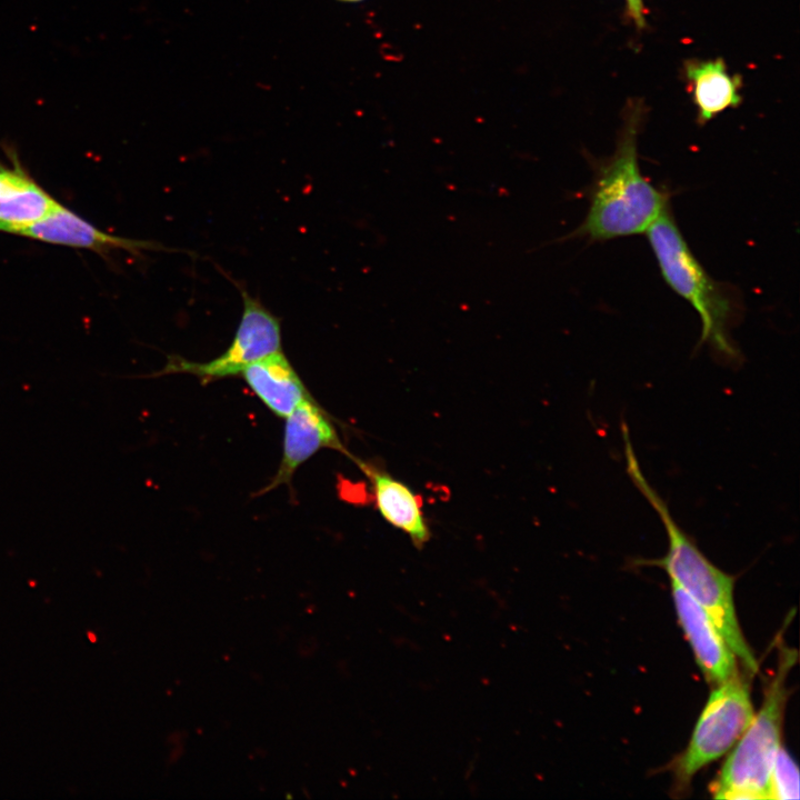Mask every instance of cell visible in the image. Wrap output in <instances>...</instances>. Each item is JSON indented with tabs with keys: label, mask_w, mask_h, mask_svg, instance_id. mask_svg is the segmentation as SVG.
Wrapping results in <instances>:
<instances>
[{
	"label": "cell",
	"mask_w": 800,
	"mask_h": 800,
	"mask_svg": "<svg viewBox=\"0 0 800 800\" xmlns=\"http://www.w3.org/2000/svg\"><path fill=\"white\" fill-rule=\"evenodd\" d=\"M642 110L640 102L628 106L613 153L594 163L587 216L568 238L606 241L647 232L669 209L668 194L640 170L637 140Z\"/></svg>",
	"instance_id": "cell-1"
},
{
	"label": "cell",
	"mask_w": 800,
	"mask_h": 800,
	"mask_svg": "<svg viewBox=\"0 0 800 800\" xmlns=\"http://www.w3.org/2000/svg\"><path fill=\"white\" fill-rule=\"evenodd\" d=\"M626 469L659 516L668 537L664 557L653 562L709 614L734 656L756 673L759 664L740 627L733 600L734 578L714 566L673 519L668 504L644 477L627 428L621 430Z\"/></svg>",
	"instance_id": "cell-2"
},
{
	"label": "cell",
	"mask_w": 800,
	"mask_h": 800,
	"mask_svg": "<svg viewBox=\"0 0 800 800\" xmlns=\"http://www.w3.org/2000/svg\"><path fill=\"white\" fill-rule=\"evenodd\" d=\"M647 233L662 278L700 317V342L708 343L722 358L736 359L739 352L729 332L740 312L737 293L728 284L717 282L700 264L670 209Z\"/></svg>",
	"instance_id": "cell-3"
},
{
	"label": "cell",
	"mask_w": 800,
	"mask_h": 800,
	"mask_svg": "<svg viewBox=\"0 0 800 800\" xmlns=\"http://www.w3.org/2000/svg\"><path fill=\"white\" fill-rule=\"evenodd\" d=\"M794 661L792 650L782 651L761 708L734 744L712 784L714 798L768 799L770 770L781 747L783 713L789 696L786 679Z\"/></svg>",
	"instance_id": "cell-4"
},
{
	"label": "cell",
	"mask_w": 800,
	"mask_h": 800,
	"mask_svg": "<svg viewBox=\"0 0 800 800\" xmlns=\"http://www.w3.org/2000/svg\"><path fill=\"white\" fill-rule=\"evenodd\" d=\"M753 716L749 684L739 673L714 686L686 750L674 764L677 784L684 788L700 769L727 753Z\"/></svg>",
	"instance_id": "cell-5"
},
{
	"label": "cell",
	"mask_w": 800,
	"mask_h": 800,
	"mask_svg": "<svg viewBox=\"0 0 800 800\" xmlns=\"http://www.w3.org/2000/svg\"><path fill=\"white\" fill-rule=\"evenodd\" d=\"M241 294L243 300L241 320L231 344L223 353L206 362H193L172 356L159 374L189 373L207 383L240 376L249 364L282 351L279 319L247 291L242 290Z\"/></svg>",
	"instance_id": "cell-6"
},
{
	"label": "cell",
	"mask_w": 800,
	"mask_h": 800,
	"mask_svg": "<svg viewBox=\"0 0 800 800\" xmlns=\"http://www.w3.org/2000/svg\"><path fill=\"white\" fill-rule=\"evenodd\" d=\"M321 449L350 454L343 447L328 413L310 396L286 417L283 451L279 468L262 494L280 484H290L297 469Z\"/></svg>",
	"instance_id": "cell-7"
},
{
	"label": "cell",
	"mask_w": 800,
	"mask_h": 800,
	"mask_svg": "<svg viewBox=\"0 0 800 800\" xmlns=\"http://www.w3.org/2000/svg\"><path fill=\"white\" fill-rule=\"evenodd\" d=\"M671 591L679 623L706 680L718 686L737 676V657L707 611L672 581Z\"/></svg>",
	"instance_id": "cell-8"
},
{
	"label": "cell",
	"mask_w": 800,
	"mask_h": 800,
	"mask_svg": "<svg viewBox=\"0 0 800 800\" xmlns=\"http://www.w3.org/2000/svg\"><path fill=\"white\" fill-rule=\"evenodd\" d=\"M350 458L369 479L374 507L380 516L406 533L416 548L421 549L431 538L422 511V498L386 470L359 458Z\"/></svg>",
	"instance_id": "cell-9"
},
{
	"label": "cell",
	"mask_w": 800,
	"mask_h": 800,
	"mask_svg": "<svg viewBox=\"0 0 800 800\" xmlns=\"http://www.w3.org/2000/svg\"><path fill=\"white\" fill-rule=\"evenodd\" d=\"M19 236L38 241L88 249L104 254L120 249L131 253L159 248L149 241L132 240L99 230L61 203Z\"/></svg>",
	"instance_id": "cell-10"
},
{
	"label": "cell",
	"mask_w": 800,
	"mask_h": 800,
	"mask_svg": "<svg viewBox=\"0 0 800 800\" xmlns=\"http://www.w3.org/2000/svg\"><path fill=\"white\" fill-rule=\"evenodd\" d=\"M240 376L277 417L286 418L311 394L282 351L246 367Z\"/></svg>",
	"instance_id": "cell-11"
},
{
	"label": "cell",
	"mask_w": 800,
	"mask_h": 800,
	"mask_svg": "<svg viewBox=\"0 0 800 800\" xmlns=\"http://www.w3.org/2000/svg\"><path fill=\"white\" fill-rule=\"evenodd\" d=\"M59 202L19 166L0 168V231L20 234Z\"/></svg>",
	"instance_id": "cell-12"
},
{
	"label": "cell",
	"mask_w": 800,
	"mask_h": 800,
	"mask_svg": "<svg viewBox=\"0 0 800 800\" xmlns=\"http://www.w3.org/2000/svg\"><path fill=\"white\" fill-rule=\"evenodd\" d=\"M684 79L698 110L700 124L741 103L742 80L731 74L722 58L690 59L683 63Z\"/></svg>",
	"instance_id": "cell-13"
},
{
	"label": "cell",
	"mask_w": 800,
	"mask_h": 800,
	"mask_svg": "<svg viewBox=\"0 0 800 800\" xmlns=\"http://www.w3.org/2000/svg\"><path fill=\"white\" fill-rule=\"evenodd\" d=\"M798 798L799 770L791 756L781 746L770 770L768 799L786 800Z\"/></svg>",
	"instance_id": "cell-14"
},
{
	"label": "cell",
	"mask_w": 800,
	"mask_h": 800,
	"mask_svg": "<svg viewBox=\"0 0 800 800\" xmlns=\"http://www.w3.org/2000/svg\"><path fill=\"white\" fill-rule=\"evenodd\" d=\"M630 20L636 28L642 30L646 28L643 0H624Z\"/></svg>",
	"instance_id": "cell-15"
},
{
	"label": "cell",
	"mask_w": 800,
	"mask_h": 800,
	"mask_svg": "<svg viewBox=\"0 0 800 800\" xmlns=\"http://www.w3.org/2000/svg\"><path fill=\"white\" fill-rule=\"evenodd\" d=\"M88 638L92 643H94L97 641L96 634L90 631L88 632Z\"/></svg>",
	"instance_id": "cell-16"
},
{
	"label": "cell",
	"mask_w": 800,
	"mask_h": 800,
	"mask_svg": "<svg viewBox=\"0 0 800 800\" xmlns=\"http://www.w3.org/2000/svg\"><path fill=\"white\" fill-rule=\"evenodd\" d=\"M342 1H360V0H342Z\"/></svg>",
	"instance_id": "cell-17"
}]
</instances>
